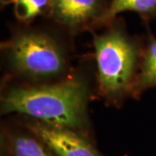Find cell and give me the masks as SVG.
Wrapping results in <instances>:
<instances>
[{
  "mask_svg": "<svg viewBox=\"0 0 156 156\" xmlns=\"http://www.w3.org/2000/svg\"><path fill=\"white\" fill-rule=\"evenodd\" d=\"M105 0H50L48 15L73 33L105 25Z\"/></svg>",
  "mask_w": 156,
  "mask_h": 156,
  "instance_id": "cell-4",
  "label": "cell"
},
{
  "mask_svg": "<svg viewBox=\"0 0 156 156\" xmlns=\"http://www.w3.org/2000/svg\"><path fill=\"white\" fill-rule=\"evenodd\" d=\"M17 0H1V3L3 5H9V4H11V3H14L16 2Z\"/></svg>",
  "mask_w": 156,
  "mask_h": 156,
  "instance_id": "cell-10",
  "label": "cell"
},
{
  "mask_svg": "<svg viewBox=\"0 0 156 156\" xmlns=\"http://www.w3.org/2000/svg\"><path fill=\"white\" fill-rule=\"evenodd\" d=\"M134 11L146 21L156 18V0H111L105 17V26L109 24L119 13Z\"/></svg>",
  "mask_w": 156,
  "mask_h": 156,
  "instance_id": "cell-8",
  "label": "cell"
},
{
  "mask_svg": "<svg viewBox=\"0 0 156 156\" xmlns=\"http://www.w3.org/2000/svg\"><path fill=\"white\" fill-rule=\"evenodd\" d=\"M14 5L16 17L20 22L30 23L45 12L48 14L50 0H17Z\"/></svg>",
  "mask_w": 156,
  "mask_h": 156,
  "instance_id": "cell-9",
  "label": "cell"
},
{
  "mask_svg": "<svg viewBox=\"0 0 156 156\" xmlns=\"http://www.w3.org/2000/svg\"><path fill=\"white\" fill-rule=\"evenodd\" d=\"M101 34L92 32L100 96L113 106L133 97L144 44L115 19Z\"/></svg>",
  "mask_w": 156,
  "mask_h": 156,
  "instance_id": "cell-2",
  "label": "cell"
},
{
  "mask_svg": "<svg viewBox=\"0 0 156 156\" xmlns=\"http://www.w3.org/2000/svg\"><path fill=\"white\" fill-rule=\"evenodd\" d=\"M150 89H156V37L151 34L144 44L133 98H139Z\"/></svg>",
  "mask_w": 156,
  "mask_h": 156,
  "instance_id": "cell-6",
  "label": "cell"
},
{
  "mask_svg": "<svg viewBox=\"0 0 156 156\" xmlns=\"http://www.w3.org/2000/svg\"><path fill=\"white\" fill-rule=\"evenodd\" d=\"M24 127L41 140L56 156H104L86 138L71 128L28 120Z\"/></svg>",
  "mask_w": 156,
  "mask_h": 156,
  "instance_id": "cell-5",
  "label": "cell"
},
{
  "mask_svg": "<svg viewBox=\"0 0 156 156\" xmlns=\"http://www.w3.org/2000/svg\"><path fill=\"white\" fill-rule=\"evenodd\" d=\"M90 94L89 83L80 76L47 83L14 85L2 92L1 114H21L83 134L89 128Z\"/></svg>",
  "mask_w": 156,
  "mask_h": 156,
  "instance_id": "cell-1",
  "label": "cell"
},
{
  "mask_svg": "<svg viewBox=\"0 0 156 156\" xmlns=\"http://www.w3.org/2000/svg\"><path fill=\"white\" fill-rule=\"evenodd\" d=\"M25 128V127H24ZM26 132L5 131L7 140L14 156H56L44 143L27 128Z\"/></svg>",
  "mask_w": 156,
  "mask_h": 156,
  "instance_id": "cell-7",
  "label": "cell"
},
{
  "mask_svg": "<svg viewBox=\"0 0 156 156\" xmlns=\"http://www.w3.org/2000/svg\"><path fill=\"white\" fill-rule=\"evenodd\" d=\"M8 70L26 83H52L66 77L69 56L57 37L38 29L17 30L1 44Z\"/></svg>",
  "mask_w": 156,
  "mask_h": 156,
  "instance_id": "cell-3",
  "label": "cell"
}]
</instances>
